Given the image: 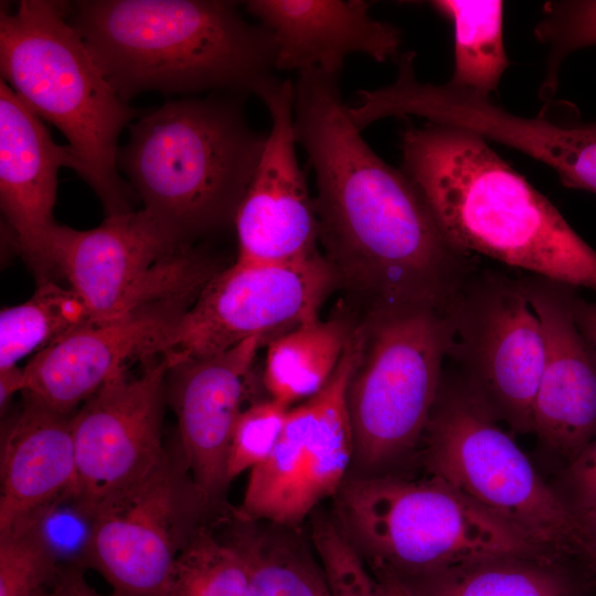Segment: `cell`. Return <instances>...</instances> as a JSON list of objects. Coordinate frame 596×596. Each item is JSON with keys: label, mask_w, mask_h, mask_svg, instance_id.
Wrapping results in <instances>:
<instances>
[{"label": "cell", "mask_w": 596, "mask_h": 596, "mask_svg": "<svg viewBox=\"0 0 596 596\" xmlns=\"http://www.w3.org/2000/svg\"><path fill=\"white\" fill-rule=\"evenodd\" d=\"M421 446L430 478L505 522L538 547L582 557L577 518L459 372L443 376Z\"/></svg>", "instance_id": "obj_7"}, {"label": "cell", "mask_w": 596, "mask_h": 596, "mask_svg": "<svg viewBox=\"0 0 596 596\" xmlns=\"http://www.w3.org/2000/svg\"><path fill=\"white\" fill-rule=\"evenodd\" d=\"M265 340L256 336L222 353L168 370L178 451L207 508L228 486V446Z\"/></svg>", "instance_id": "obj_17"}, {"label": "cell", "mask_w": 596, "mask_h": 596, "mask_svg": "<svg viewBox=\"0 0 596 596\" xmlns=\"http://www.w3.org/2000/svg\"><path fill=\"white\" fill-rule=\"evenodd\" d=\"M589 571L592 572L593 576L595 577V581H596V565L594 566H588Z\"/></svg>", "instance_id": "obj_40"}, {"label": "cell", "mask_w": 596, "mask_h": 596, "mask_svg": "<svg viewBox=\"0 0 596 596\" xmlns=\"http://www.w3.org/2000/svg\"><path fill=\"white\" fill-rule=\"evenodd\" d=\"M72 417L24 396L1 447L0 533L78 486Z\"/></svg>", "instance_id": "obj_21"}, {"label": "cell", "mask_w": 596, "mask_h": 596, "mask_svg": "<svg viewBox=\"0 0 596 596\" xmlns=\"http://www.w3.org/2000/svg\"><path fill=\"white\" fill-rule=\"evenodd\" d=\"M58 568L24 526L0 533V596H24L52 587Z\"/></svg>", "instance_id": "obj_32"}, {"label": "cell", "mask_w": 596, "mask_h": 596, "mask_svg": "<svg viewBox=\"0 0 596 596\" xmlns=\"http://www.w3.org/2000/svg\"><path fill=\"white\" fill-rule=\"evenodd\" d=\"M319 253L285 264L235 260L217 272L172 323L159 353L168 370L227 351L256 336H278L318 319L336 283Z\"/></svg>", "instance_id": "obj_11"}, {"label": "cell", "mask_w": 596, "mask_h": 596, "mask_svg": "<svg viewBox=\"0 0 596 596\" xmlns=\"http://www.w3.org/2000/svg\"><path fill=\"white\" fill-rule=\"evenodd\" d=\"M449 356L499 422L532 433L533 405L545 362L541 321L520 280L469 275L449 306Z\"/></svg>", "instance_id": "obj_12"}, {"label": "cell", "mask_w": 596, "mask_h": 596, "mask_svg": "<svg viewBox=\"0 0 596 596\" xmlns=\"http://www.w3.org/2000/svg\"><path fill=\"white\" fill-rule=\"evenodd\" d=\"M24 387L23 368L0 371V407L1 412L17 392H22Z\"/></svg>", "instance_id": "obj_37"}, {"label": "cell", "mask_w": 596, "mask_h": 596, "mask_svg": "<svg viewBox=\"0 0 596 596\" xmlns=\"http://www.w3.org/2000/svg\"><path fill=\"white\" fill-rule=\"evenodd\" d=\"M245 8L270 34L276 71L338 75L351 54L397 58L402 31L375 20L363 0H251Z\"/></svg>", "instance_id": "obj_20"}, {"label": "cell", "mask_w": 596, "mask_h": 596, "mask_svg": "<svg viewBox=\"0 0 596 596\" xmlns=\"http://www.w3.org/2000/svg\"><path fill=\"white\" fill-rule=\"evenodd\" d=\"M400 581L414 596H596L582 557L551 553L475 560Z\"/></svg>", "instance_id": "obj_22"}, {"label": "cell", "mask_w": 596, "mask_h": 596, "mask_svg": "<svg viewBox=\"0 0 596 596\" xmlns=\"http://www.w3.org/2000/svg\"><path fill=\"white\" fill-rule=\"evenodd\" d=\"M351 333L342 320L317 319L270 339L263 374L269 398L291 407L319 393L337 370Z\"/></svg>", "instance_id": "obj_23"}, {"label": "cell", "mask_w": 596, "mask_h": 596, "mask_svg": "<svg viewBox=\"0 0 596 596\" xmlns=\"http://www.w3.org/2000/svg\"><path fill=\"white\" fill-rule=\"evenodd\" d=\"M389 596H414L406 585L397 578L376 576Z\"/></svg>", "instance_id": "obj_38"}, {"label": "cell", "mask_w": 596, "mask_h": 596, "mask_svg": "<svg viewBox=\"0 0 596 596\" xmlns=\"http://www.w3.org/2000/svg\"><path fill=\"white\" fill-rule=\"evenodd\" d=\"M92 322L85 302L71 287L40 281L31 298L0 312V371L19 366L25 356Z\"/></svg>", "instance_id": "obj_26"}, {"label": "cell", "mask_w": 596, "mask_h": 596, "mask_svg": "<svg viewBox=\"0 0 596 596\" xmlns=\"http://www.w3.org/2000/svg\"><path fill=\"white\" fill-rule=\"evenodd\" d=\"M294 125L316 177L324 258L368 320L449 308L470 275L469 255L447 238L411 178L365 142L338 75L298 73Z\"/></svg>", "instance_id": "obj_1"}, {"label": "cell", "mask_w": 596, "mask_h": 596, "mask_svg": "<svg viewBox=\"0 0 596 596\" xmlns=\"http://www.w3.org/2000/svg\"><path fill=\"white\" fill-rule=\"evenodd\" d=\"M95 524L96 503L76 486L36 509L15 528L29 529L60 572L91 568Z\"/></svg>", "instance_id": "obj_28"}, {"label": "cell", "mask_w": 596, "mask_h": 596, "mask_svg": "<svg viewBox=\"0 0 596 596\" xmlns=\"http://www.w3.org/2000/svg\"><path fill=\"white\" fill-rule=\"evenodd\" d=\"M161 308L108 322H92L32 356L22 394L72 415L135 360L159 358L172 323L185 311Z\"/></svg>", "instance_id": "obj_19"}, {"label": "cell", "mask_w": 596, "mask_h": 596, "mask_svg": "<svg viewBox=\"0 0 596 596\" xmlns=\"http://www.w3.org/2000/svg\"><path fill=\"white\" fill-rule=\"evenodd\" d=\"M166 362L109 381L72 417L77 483L95 503L151 469L166 454Z\"/></svg>", "instance_id": "obj_15"}, {"label": "cell", "mask_w": 596, "mask_h": 596, "mask_svg": "<svg viewBox=\"0 0 596 596\" xmlns=\"http://www.w3.org/2000/svg\"><path fill=\"white\" fill-rule=\"evenodd\" d=\"M311 540L331 596H389L336 522L313 520Z\"/></svg>", "instance_id": "obj_30"}, {"label": "cell", "mask_w": 596, "mask_h": 596, "mask_svg": "<svg viewBox=\"0 0 596 596\" xmlns=\"http://www.w3.org/2000/svg\"><path fill=\"white\" fill-rule=\"evenodd\" d=\"M166 596H251L245 562L202 525L180 551Z\"/></svg>", "instance_id": "obj_27"}, {"label": "cell", "mask_w": 596, "mask_h": 596, "mask_svg": "<svg viewBox=\"0 0 596 596\" xmlns=\"http://www.w3.org/2000/svg\"><path fill=\"white\" fill-rule=\"evenodd\" d=\"M429 6L454 26L455 62L448 83L489 97L510 66L503 39L504 2L434 0Z\"/></svg>", "instance_id": "obj_25"}, {"label": "cell", "mask_w": 596, "mask_h": 596, "mask_svg": "<svg viewBox=\"0 0 596 596\" xmlns=\"http://www.w3.org/2000/svg\"><path fill=\"white\" fill-rule=\"evenodd\" d=\"M592 128L596 129V121L588 124Z\"/></svg>", "instance_id": "obj_41"}, {"label": "cell", "mask_w": 596, "mask_h": 596, "mask_svg": "<svg viewBox=\"0 0 596 596\" xmlns=\"http://www.w3.org/2000/svg\"><path fill=\"white\" fill-rule=\"evenodd\" d=\"M1 78L42 120L55 126L79 160L78 174L107 215L134 211L120 175L118 138L141 111L108 83L66 18V2L22 0L0 11Z\"/></svg>", "instance_id": "obj_5"}, {"label": "cell", "mask_w": 596, "mask_h": 596, "mask_svg": "<svg viewBox=\"0 0 596 596\" xmlns=\"http://www.w3.org/2000/svg\"><path fill=\"white\" fill-rule=\"evenodd\" d=\"M534 35L549 49L540 88L541 98L549 100L556 92L564 60L577 50L596 45V0L545 2Z\"/></svg>", "instance_id": "obj_29"}, {"label": "cell", "mask_w": 596, "mask_h": 596, "mask_svg": "<svg viewBox=\"0 0 596 596\" xmlns=\"http://www.w3.org/2000/svg\"><path fill=\"white\" fill-rule=\"evenodd\" d=\"M290 407L272 398L245 407L234 426L226 458V482L263 464L273 453Z\"/></svg>", "instance_id": "obj_31"}, {"label": "cell", "mask_w": 596, "mask_h": 596, "mask_svg": "<svg viewBox=\"0 0 596 596\" xmlns=\"http://www.w3.org/2000/svg\"><path fill=\"white\" fill-rule=\"evenodd\" d=\"M295 83L276 78L258 98L272 126L234 216L236 260L285 264L318 254L319 223L296 152Z\"/></svg>", "instance_id": "obj_14"}, {"label": "cell", "mask_w": 596, "mask_h": 596, "mask_svg": "<svg viewBox=\"0 0 596 596\" xmlns=\"http://www.w3.org/2000/svg\"><path fill=\"white\" fill-rule=\"evenodd\" d=\"M51 260L96 323L187 309L217 273L145 209L107 215L91 230L57 224Z\"/></svg>", "instance_id": "obj_9"}, {"label": "cell", "mask_w": 596, "mask_h": 596, "mask_svg": "<svg viewBox=\"0 0 596 596\" xmlns=\"http://www.w3.org/2000/svg\"><path fill=\"white\" fill-rule=\"evenodd\" d=\"M519 280L545 339L532 433L566 466L596 438V363L573 317L575 288L535 275Z\"/></svg>", "instance_id": "obj_16"}, {"label": "cell", "mask_w": 596, "mask_h": 596, "mask_svg": "<svg viewBox=\"0 0 596 596\" xmlns=\"http://www.w3.org/2000/svg\"><path fill=\"white\" fill-rule=\"evenodd\" d=\"M582 534V558L587 566L596 565V510L576 515Z\"/></svg>", "instance_id": "obj_36"}, {"label": "cell", "mask_w": 596, "mask_h": 596, "mask_svg": "<svg viewBox=\"0 0 596 596\" xmlns=\"http://www.w3.org/2000/svg\"><path fill=\"white\" fill-rule=\"evenodd\" d=\"M238 521L230 543L245 562L251 596H331L320 564L298 541L297 531Z\"/></svg>", "instance_id": "obj_24"}, {"label": "cell", "mask_w": 596, "mask_h": 596, "mask_svg": "<svg viewBox=\"0 0 596 596\" xmlns=\"http://www.w3.org/2000/svg\"><path fill=\"white\" fill-rule=\"evenodd\" d=\"M235 93L170 100L129 127L117 164L149 211L178 240L234 222L267 135Z\"/></svg>", "instance_id": "obj_4"}, {"label": "cell", "mask_w": 596, "mask_h": 596, "mask_svg": "<svg viewBox=\"0 0 596 596\" xmlns=\"http://www.w3.org/2000/svg\"><path fill=\"white\" fill-rule=\"evenodd\" d=\"M571 307L576 327L596 363V300H585L574 289Z\"/></svg>", "instance_id": "obj_34"}, {"label": "cell", "mask_w": 596, "mask_h": 596, "mask_svg": "<svg viewBox=\"0 0 596 596\" xmlns=\"http://www.w3.org/2000/svg\"><path fill=\"white\" fill-rule=\"evenodd\" d=\"M61 168L77 173L72 148L55 143L43 120L0 79V205L18 246L40 281L54 272L51 243Z\"/></svg>", "instance_id": "obj_18"}, {"label": "cell", "mask_w": 596, "mask_h": 596, "mask_svg": "<svg viewBox=\"0 0 596 596\" xmlns=\"http://www.w3.org/2000/svg\"><path fill=\"white\" fill-rule=\"evenodd\" d=\"M556 490L575 514L596 510V438L561 473Z\"/></svg>", "instance_id": "obj_33"}, {"label": "cell", "mask_w": 596, "mask_h": 596, "mask_svg": "<svg viewBox=\"0 0 596 596\" xmlns=\"http://www.w3.org/2000/svg\"><path fill=\"white\" fill-rule=\"evenodd\" d=\"M66 18L129 104L140 93L258 95L277 77L275 45L228 0H81Z\"/></svg>", "instance_id": "obj_3"}, {"label": "cell", "mask_w": 596, "mask_h": 596, "mask_svg": "<svg viewBox=\"0 0 596 596\" xmlns=\"http://www.w3.org/2000/svg\"><path fill=\"white\" fill-rule=\"evenodd\" d=\"M207 505L179 451L96 502L91 568L117 596H166L174 562Z\"/></svg>", "instance_id": "obj_13"}, {"label": "cell", "mask_w": 596, "mask_h": 596, "mask_svg": "<svg viewBox=\"0 0 596 596\" xmlns=\"http://www.w3.org/2000/svg\"><path fill=\"white\" fill-rule=\"evenodd\" d=\"M53 588L57 596H117L114 593L103 595L95 590L85 579L84 571H60Z\"/></svg>", "instance_id": "obj_35"}, {"label": "cell", "mask_w": 596, "mask_h": 596, "mask_svg": "<svg viewBox=\"0 0 596 596\" xmlns=\"http://www.w3.org/2000/svg\"><path fill=\"white\" fill-rule=\"evenodd\" d=\"M401 150V170L455 247L596 292V252L483 137L455 126L411 125Z\"/></svg>", "instance_id": "obj_2"}, {"label": "cell", "mask_w": 596, "mask_h": 596, "mask_svg": "<svg viewBox=\"0 0 596 596\" xmlns=\"http://www.w3.org/2000/svg\"><path fill=\"white\" fill-rule=\"evenodd\" d=\"M334 507L336 523L375 576L408 579L475 560L549 553L430 477L347 479Z\"/></svg>", "instance_id": "obj_6"}, {"label": "cell", "mask_w": 596, "mask_h": 596, "mask_svg": "<svg viewBox=\"0 0 596 596\" xmlns=\"http://www.w3.org/2000/svg\"><path fill=\"white\" fill-rule=\"evenodd\" d=\"M365 326L362 354L347 390L353 461L379 475L421 446L449 358V308L392 312Z\"/></svg>", "instance_id": "obj_8"}, {"label": "cell", "mask_w": 596, "mask_h": 596, "mask_svg": "<svg viewBox=\"0 0 596 596\" xmlns=\"http://www.w3.org/2000/svg\"><path fill=\"white\" fill-rule=\"evenodd\" d=\"M364 342L362 326L352 331L324 387L289 408L273 453L249 471L237 520L297 531L320 502L338 493L354 457L347 390Z\"/></svg>", "instance_id": "obj_10"}, {"label": "cell", "mask_w": 596, "mask_h": 596, "mask_svg": "<svg viewBox=\"0 0 596 596\" xmlns=\"http://www.w3.org/2000/svg\"><path fill=\"white\" fill-rule=\"evenodd\" d=\"M24 596H57V595L52 586V587H46V588L35 590Z\"/></svg>", "instance_id": "obj_39"}]
</instances>
